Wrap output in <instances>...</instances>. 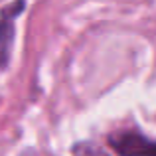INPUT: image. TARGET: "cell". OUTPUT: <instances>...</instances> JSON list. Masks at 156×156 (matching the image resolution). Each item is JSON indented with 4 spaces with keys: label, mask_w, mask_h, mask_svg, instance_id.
I'll return each instance as SVG.
<instances>
[{
    "label": "cell",
    "mask_w": 156,
    "mask_h": 156,
    "mask_svg": "<svg viewBox=\"0 0 156 156\" xmlns=\"http://www.w3.org/2000/svg\"><path fill=\"white\" fill-rule=\"evenodd\" d=\"M109 144L119 156H156V140L134 130H121L109 136Z\"/></svg>",
    "instance_id": "obj_1"
}]
</instances>
